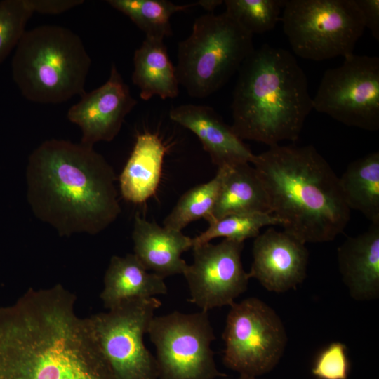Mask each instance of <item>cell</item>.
<instances>
[{"mask_svg":"<svg viewBox=\"0 0 379 379\" xmlns=\"http://www.w3.org/2000/svg\"><path fill=\"white\" fill-rule=\"evenodd\" d=\"M76 300L58 284L0 307V379H117Z\"/></svg>","mask_w":379,"mask_h":379,"instance_id":"6da1fadb","label":"cell"},{"mask_svg":"<svg viewBox=\"0 0 379 379\" xmlns=\"http://www.w3.org/2000/svg\"><path fill=\"white\" fill-rule=\"evenodd\" d=\"M112 167L93 146L50 139L29 155L27 199L34 215L60 236L94 235L121 213Z\"/></svg>","mask_w":379,"mask_h":379,"instance_id":"7a4b0ae2","label":"cell"},{"mask_svg":"<svg viewBox=\"0 0 379 379\" xmlns=\"http://www.w3.org/2000/svg\"><path fill=\"white\" fill-rule=\"evenodd\" d=\"M251 164L284 231L305 244L331 241L344 232L351 210L339 177L314 146H271Z\"/></svg>","mask_w":379,"mask_h":379,"instance_id":"3957f363","label":"cell"},{"mask_svg":"<svg viewBox=\"0 0 379 379\" xmlns=\"http://www.w3.org/2000/svg\"><path fill=\"white\" fill-rule=\"evenodd\" d=\"M238 72L231 105L236 135L269 147L298 140L313 109L312 98L306 74L291 52L264 44Z\"/></svg>","mask_w":379,"mask_h":379,"instance_id":"277c9868","label":"cell"},{"mask_svg":"<svg viewBox=\"0 0 379 379\" xmlns=\"http://www.w3.org/2000/svg\"><path fill=\"white\" fill-rule=\"evenodd\" d=\"M91 59L71 29L44 25L26 30L12 59V76L21 94L41 104H60L84 93Z\"/></svg>","mask_w":379,"mask_h":379,"instance_id":"5b68a950","label":"cell"},{"mask_svg":"<svg viewBox=\"0 0 379 379\" xmlns=\"http://www.w3.org/2000/svg\"><path fill=\"white\" fill-rule=\"evenodd\" d=\"M253 36L226 12L199 16L190 35L178 44L179 84L194 98L214 93L253 51Z\"/></svg>","mask_w":379,"mask_h":379,"instance_id":"8992f818","label":"cell"},{"mask_svg":"<svg viewBox=\"0 0 379 379\" xmlns=\"http://www.w3.org/2000/svg\"><path fill=\"white\" fill-rule=\"evenodd\" d=\"M281 20L294 53L314 61L354 53L365 30L355 0H285Z\"/></svg>","mask_w":379,"mask_h":379,"instance_id":"52a82bcc","label":"cell"},{"mask_svg":"<svg viewBox=\"0 0 379 379\" xmlns=\"http://www.w3.org/2000/svg\"><path fill=\"white\" fill-rule=\"evenodd\" d=\"M222 333L224 365L239 375L260 377L280 361L288 338L277 313L250 297L230 306Z\"/></svg>","mask_w":379,"mask_h":379,"instance_id":"ba28073f","label":"cell"},{"mask_svg":"<svg viewBox=\"0 0 379 379\" xmlns=\"http://www.w3.org/2000/svg\"><path fill=\"white\" fill-rule=\"evenodd\" d=\"M161 305L155 297L130 299L88 317L117 379H159L156 357L143 337Z\"/></svg>","mask_w":379,"mask_h":379,"instance_id":"9c48e42d","label":"cell"},{"mask_svg":"<svg viewBox=\"0 0 379 379\" xmlns=\"http://www.w3.org/2000/svg\"><path fill=\"white\" fill-rule=\"evenodd\" d=\"M156 348L159 379H217L211 343L215 339L208 312L178 311L154 316L147 333Z\"/></svg>","mask_w":379,"mask_h":379,"instance_id":"30bf717a","label":"cell"},{"mask_svg":"<svg viewBox=\"0 0 379 379\" xmlns=\"http://www.w3.org/2000/svg\"><path fill=\"white\" fill-rule=\"evenodd\" d=\"M313 109L347 126L379 128V58L354 53L324 73Z\"/></svg>","mask_w":379,"mask_h":379,"instance_id":"8fae6325","label":"cell"},{"mask_svg":"<svg viewBox=\"0 0 379 379\" xmlns=\"http://www.w3.org/2000/svg\"><path fill=\"white\" fill-rule=\"evenodd\" d=\"M192 248L193 262L182 274L190 302L206 312L232 305L246 291L250 279L241 262L244 242L224 239Z\"/></svg>","mask_w":379,"mask_h":379,"instance_id":"7c38bea8","label":"cell"},{"mask_svg":"<svg viewBox=\"0 0 379 379\" xmlns=\"http://www.w3.org/2000/svg\"><path fill=\"white\" fill-rule=\"evenodd\" d=\"M136 104L129 86L112 64L107 81L91 92H85L80 100L69 107L67 117L80 128L81 142L93 147L98 142L112 141Z\"/></svg>","mask_w":379,"mask_h":379,"instance_id":"4fadbf2b","label":"cell"},{"mask_svg":"<svg viewBox=\"0 0 379 379\" xmlns=\"http://www.w3.org/2000/svg\"><path fill=\"white\" fill-rule=\"evenodd\" d=\"M249 278L268 291L284 293L295 288L307 276L309 252L305 244L285 231L270 227L253 243Z\"/></svg>","mask_w":379,"mask_h":379,"instance_id":"5bb4252c","label":"cell"},{"mask_svg":"<svg viewBox=\"0 0 379 379\" xmlns=\"http://www.w3.org/2000/svg\"><path fill=\"white\" fill-rule=\"evenodd\" d=\"M169 117L197 136L218 168L241 163L251 164L255 154L213 108L181 105L171 109Z\"/></svg>","mask_w":379,"mask_h":379,"instance_id":"9a60e30c","label":"cell"},{"mask_svg":"<svg viewBox=\"0 0 379 379\" xmlns=\"http://www.w3.org/2000/svg\"><path fill=\"white\" fill-rule=\"evenodd\" d=\"M134 255L159 276L182 274L187 266L181 255L192 248V238L182 231L161 227L136 214L132 232Z\"/></svg>","mask_w":379,"mask_h":379,"instance_id":"2e32d148","label":"cell"},{"mask_svg":"<svg viewBox=\"0 0 379 379\" xmlns=\"http://www.w3.org/2000/svg\"><path fill=\"white\" fill-rule=\"evenodd\" d=\"M342 280L357 301L379 297V223L357 236L347 237L338 248Z\"/></svg>","mask_w":379,"mask_h":379,"instance_id":"e0dca14e","label":"cell"},{"mask_svg":"<svg viewBox=\"0 0 379 379\" xmlns=\"http://www.w3.org/2000/svg\"><path fill=\"white\" fill-rule=\"evenodd\" d=\"M166 152V147L157 134L145 132L136 137L119 178L120 192L126 201L142 204L155 194Z\"/></svg>","mask_w":379,"mask_h":379,"instance_id":"ac0fdd59","label":"cell"},{"mask_svg":"<svg viewBox=\"0 0 379 379\" xmlns=\"http://www.w3.org/2000/svg\"><path fill=\"white\" fill-rule=\"evenodd\" d=\"M100 298L107 310L127 300L168 292L164 278L149 272L133 253L113 255L105 273Z\"/></svg>","mask_w":379,"mask_h":379,"instance_id":"d6986e66","label":"cell"},{"mask_svg":"<svg viewBox=\"0 0 379 379\" xmlns=\"http://www.w3.org/2000/svg\"><path fill=\"white\" fill-rule=\"evenodd\" d=\"M272 213L267 194L250 163L226 166L220 192L208 223L234 213Z\"/></svg>","mask_w":379,"mask_h":379,"instance_id":"ffe728a7","label":"cell"},{"mask_svg":"<svg viewBox=\"0 0 379 379\" xmlns=\"http://www.w3.org/2000/svg\"><path fill=\"white\" fill-rule=\"evenodd\" d=\"M132 81L140 89V98L154 95L175 98L179 94L175 66L168 56L164 40L145 37L133 55Z\"/></svg>","mask_w":379,"mask_h":379,"instance_id":"44dd1931","label":"cell"},{"mask_svg":"<svg viewBox=\"0 0 379 379\" xmlns=\"http://www.w3.org/2000/svg\"><path fill=\"white\" fill-rule=\"evenodd\" d=\"M339 182L349 208L362 213L371 224H378L379 152L352 161L339 177Z\"/></svg>","mask_w":379,"mask_h":379,"instance_id":"7402d4cb","label":"cell"},{"mask_svg":"<svg viewBox=\"0 0 379 379\" xmlns=\"http://www.w3.org/2000/svg\"><path fill=\"white\" fill-rule=\"evenodd\" d=\"M106 2L128 17L145 34V37L161 40L172 34L170 19L174 13L197 6L196 2L178 5L167 0H107Z\"/></svg>","mask_w":379,"mask_h":379,"instance_id":"603a6c76","label":"cell"},{"mask_svg":"<svg viewBox=\"0 0 379 379\" xmlns=\"http://www.w3.org/2000/svg\"><path fill=\"white\" fill-rule=\"evenodd\" d=\"M226 166L218 168L215 177L185 192L163 221L165 227L182 231L190 222L209 216L215 204Z\"/></svg>","mask_w":379,"mask_h":379,"instance_id":"cb8c5ba5","label":"cell"},{"mask_svg":"<svg viewBox=\"0 0 379 379\" xmlns=\"http://www.w3.org/2000/svg\"><path fill=\"white\" fill-rule=\"evenodd\" d=\"M208 224L205 231L192 238V248L218 237L244 242L259 235L262 227L280 225L281 222L272 213H249L227 215Z\"/></svg>","mask_w":379,"mask_h":379,"instance_id":"d4e9b609","label":"cell"},{"mask_svg":"<svg viewBox=\"0 0 379 379\" xmlns=\"http://www.w3.org/2000/svg\"><path fill=\"white\" fill-rule=\"evenodd\" d=\"M226 12L252 34L272 30L281 20L285 0H225Z\"/></svg>","mask_w":379,"mask_h":379,"instance_id":"484cf974","label":"cell"},{"mask_svg":"<svg viewBox=\"0 0 379 379\" xmlns=\"http://www.w3.org/2000/svg\"><path fill=\"white\" fill-rule=\"evenodd\" d=\"M32 14L26 0L0 1V63L16 48Z\"/></svg>","mask_w":379,"mask_h":379,"instance_id":"4316f807","label":"cell"},{"mask_svg":"<svg viewBox=\"0 0 379 379\" xmlns=\"http://www.w3.org/2000/svg\"><path fill=\"white\" fill-rule=\"evenodd\" d=\"M350 366L346 345L333 342L317 354L311 371L317 379H347Z\"/></svg>","mask_w":379,"mask_h":379,"instance_id":"83f0119b","label":"cell"},{"mask_svg":"<svg viewBox=\"0 0 379 379\" xmlns=\"http://www.w3.org/2000/svg\"><path fill=\"white\" fill-rule=\"evenodd\" d=\"M83 0H26L34 13L58 15L84 4Z\"/></svg>","mask_w":379,"mask_h":379,"instance_id":"f1b7e54d","label":"cell"},{"mask_svg":"<svg viewBox=\"0 0 379 379\" xmlns=\"http://www.w3.org/2000/svg\"><path fill=\"white\" fill-rule=\"evenodd\" d=\"M361 13L365 28L379 40V0H355Z\"/></svg>","mask_w":379,"mask_h":379,"instance_id":"f546056e","label":"cell"},{"mask_svg":"<svg viewBox=\"0 0 379 379\" xmlns=\"http://www.w3.org/2000/svg\"><path fill=\"white\" fill-rule=\"evenodd\" d=\"M223 3L222 0H201L196 2L197 6H201L209 13Z\"/></svg>","mask_w":379,"mask_h":379,"instance_id":"4dcf8cb0","label":"cell"},{"mask_svg":"<svg viewBox=\"0 0 379 379\" xmlns=\"http://www.w3.org/2000/svg\"><path fill=\"white\" fill-rule=\"evenodd\" d=\"M220 379H233V378H220ZM235 379H262V378H259V377H253V376L239 375V376L237 378H235Z\"/></svg>","mask_w":379,"mask_h":379,"instance_id":"1f68e13d","label":"cell"}]
</instances>
